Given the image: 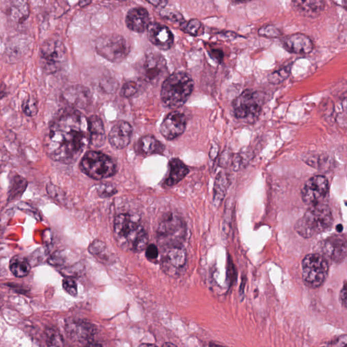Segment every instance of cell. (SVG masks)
<instances>
[{
    "instance_id": "obj_7",
    "label": "cell",
    "mask_w": 347,
    "mask_h": 347,
    "mask_svg": "<svg viewBox=\"0 0 347 347\" xmlns=\"http://www.w3.org/2000/svg\"><path fill=\"white\" fill-rule=\"evenodd\" d=\"M157 234L160 242L168 247L180 245L185 237V224L177 215L168 213L160 221Z\"/></svg>"
},
{
    "instance_id": "obj_21",
    "label": "cell",
    "mask_w": 347,
    "mask_h": 347,
    "mask_svg": "<svg viewBox=\"0 0 347 347\" xmlns=\"http://www.w3.org/2000/svg\"><path fill=\"white\" fill-rule=\"evenodd\" d=\"M163 262L164 265L172 267V269H182L186 262L185 249L180 245L168 247L164 254Z\"/></svg>"
},
{
    "instance_id": "obj_50",
    "label": "cell",
    "mask_w": 347,
    "mask_h": 347,
    "mask_svg": "<svg viewBox=\"0 0 347 347\" xmlns=\"http://www.w3.org/2000/svg\"><path fill=\"white\" fill-rule=\"evenodd\" d=\"M237 1H238V2H247V1H249V0H237Z\"/></svg>"
},
{
    "instance_id": "obj_33",
    "label": "cell",
    "mask_w": 347,
    "mask_h": 347,
    "mask_svg": "<svg viewBox=\"0 0 347 347\" xmlns=\"http://www.w3.org/2000/svg\"><path fill=\"white\" fill-rule=\"evenodd\" d=\"M290 70H291V67L287 66L273 73L269 77V82L272 84H279L288 78L290 74Z\"/></svg>"
},
{
    "instance_id": "obj_41",
    "label": "cell",
    "mask_w": 347,
    "mask_h": 347,
    "mask_svg": "<svg viewBox=\"0 0 347 347\" xmlns=\"http://www.w3.org/2000/svg\"><path fill=\"white\" fill-rule=\"evenodd\" d=\"M145 255L147 259L149 261H154V260L157 259L158 256H159L157 247L154 244L147 245L146 247Z\"/></svg>"
},
{
    "instance_id": "obj_6",
    "label": "cell",
    "mask_w": 347,
    "mask_h": 347,
    "mask_svg": "<svg viewBox=\"0 0 347 347\" xmlns=\"http://www.w3.org/2000/svg\"><path fill=\"white\" fill-rule=\"evenodd\" d=\"M328 273V261L320 253L309 254L302 260V279L308 287H320L326 281Z\"/></svg>"
},
{
    "instance_id": "obj_31",
    "label": "cell",
    "mask_w": 347,
    "mask_h": 347,
    "mask_svg": "<svg viewBox=\"0 0 347 347\" xmlns=\"http://www.w3.org/2000/svg\"><path fill=\"white\" fill-rule=\"evenodd\" d=\"M89 253L95 257L105 259L106 258L107 245L106 243L101 240L93 241L88 247Z\"/></svg>"
},
{
    "instance_id": "obj_38",
    "label": "cell",
    "mask_w": 347,
    "mask_h": 347,
    "mask_svg": "<svg viewBox=\"0 0 347 347\" xmlns=\"http://www.w3.org/2000/svg\"><path fill=\"white\" fill-rule=\"evenodd\" d=\"M116 188L109 184H102L98 188V194L101 198H109L117 194Z\"/></svg>"
},
{
    "instance_id": "obj_11",
    "label": "cell",
    "mask_w": 347,
    "mask_h": 347,
    "mask_svg": "<svg viewBox=\"0 0 347 347\" xmlns=\"http://www.w3.org/2000/svg\"><path fill=\"white\" fill-rule=\"evenodd\" d=\"M138 70L141 80L151 84H157L168 74L166 60L158 53L146 55L140 62Z\"/></svg>"
},
{
    "instance_id": "obj_51",
    "label": "cell",
    "mask_w": 347,
    "mask_h": 347,
    "mask_svg": "<svg viewBox=\"0 0 347 347\" xmlns=\"http://www.w3.org/2000/svg\"><path fill=\"white\" fill-rule=\"evenodd\" d=\"M0 172H1V168H0Z\"/></svg>"
},
{
    "instance_id": "obj_3",
    "label": "cell",
    "mask_w": 347,
    "mask_h": 347,
    "mask_svg": "<svg viewBox=\"0 0 347 347\" xmlns=\"http://www.w3.org/2000/svg\"><path fill=\"white\" fill-rule=\"evenodd\" d=\"M194 87V80L190 75L184 72L174 73L167 77L162 84V103L168 108H178L190 98Z\"/></svg>"
},
{
    "instance_id": "obj_16",
    "label": "cell",
    "mask_w": 347,
    "mask_h": 347,
    "mask_svg": "<svg viewBox=\"0 0 347 347\" xmlns=\"http://www.w3.org/2000/svg\"><path fill=\"white\" fill-rule=\"evenodd\" d=\"M147 37L149 41L162 50H168L174 44V36L166 26L151 23L148 27Z\"/></svg>"
},
{
    "instance_id": "obj_2",
    "label": "cell",
    "mask_w": 347,
    "mask_h": 347,
    "mask_svg": "<svg viewBox=\"0 0 347 347\" xmlns=\"http://www.w3.org/2000/svg\"><path fill=\"white\" fill-rule=\"evenodd\" d=\"M114 233L117 240L132 251H143L148 245L149 237L139 218L128 213L115 217Z\"/></svg>"
},
{
    "instance_id": "obj_45",
    "label": "cell",
    "mask_w": 347,
    "mask_h": 347,
    "mask_svg": "<svg viewBox=\"0 0 347 347\" xmlns=\"http://www.w3.org/2000/svg\"><path fill=\"white\" fill-rule=\"evenodd\" d=\"M148 3L151 4L153 7L158 9H164L168 5V0H146Z\"/></svg>"
},
{
    "instance_id": "obj_15",
    "label": "cell",
    "mask_w": 347,
    "mask_h": 347,
    "mask_svg": "<svg viewBox=\"0 0 347 347\" xmlns=\"http://www.w3.org/2000/svg\"><path fill=\"white\" fill-rule=\"evenodd\" d=\"M65 328L69 338L80 342L91 340L97 332L94 325L84 320H67Z\"/></svg>"
},
{
    "instance_id": "obj_39",
    "label": "cell",
    "mask_w": 347,
    "mask_h": 347,
    "mask_svg": "<svg viewBox=\"0 0 347 347\" xmlns=\"http://www.w3.org/2000/svg\"><path fill=\"white\" fill-rule=\"evenodd\" d=\"M48 194L52 197L54 200L58 201L60 202H64L65 195L61 190H59L57 186L52 185V184H48L47 186Z\"/></svg>"
},
{
    "instance_id": "obj_32",
    "label": "cell",
    "mask_w": 347,
    "mask_h": 347,
    "mask_svg": "<svg viewBox=\"0 0 347 347\" xmlns=\"http://www.w3.org/2000/svg\"><path fill=\"white\" fill-rule=\"evenodd\" d=\"M22 109L24 113L29 117H33L38 112L37 101L32 97H27L22 104Z\"/></svg>"
},
{
    "instance_id": "obj_44",
    "label": "cell",
    "mask_w": 347,
    "mask_h": 347,
    "mask_svg": "<svg viewBox=\"0 0 347 347\" xmlns=\"http://www.w3.org/2000/svg\"><path fill=\"white\" fill-rule=\"evenodd\" d=\"M340 304L344 308L346 307V281L344 282L342 290H341L340 296H339Z\"/></svg>"
},
{
    "instance_id": "obj_35",
    "label": "cell",
    "mask_w": 347,
    "mask_h": 347,
    "mask_svg": "<svg viewBox=\"0 0 347 347\" xmlns=\"http://www.w3.org/2000/svg\"><path fill=\"white\" fill-rule=\"evenodd\" d=\"M62 287L71 296H76L78 294V285L72 277H67L62 280Z\"/></svg>"
},
{
    "instance_id": "obj_27",
    "label": "cell",
    "mask_w": 347,
    "mask_h": 347,
    "mask_svg": "<svg viewBox=\"0 0 347 347\" xmlns=\"http://www.w3.org/2000/svg\"><path fill=\"white\" fill-rule=\"evenodd\" d=\"M89 92L88 90H85L80 86L73 88L68 91L66 94V99L68 101L73 105H76L80 107H84V105L89 101Z\"/></svg>"
},
{
    "instance_id": "obj_26",
    "label": "cell",
    "mask_w": 347,
    "mask_h": 347,
    "mask_svg": "<svg viewBox=\"0 0 347 347\" xmlns=\"http://www.w3.org/2000/svg\"><path fill=\"white\" fill-rule=\"evenodd\" d=\"M10 178L11 182L9 191V200L13 201L19 198L23 194L27 188L28 182L25 178L16 173Z\"/></svg>"
},
{
    "instance_id": "obj_17",
    "label": "cell",
    "mask_w": 347,
    "mask_h": 347,
    "mask_svg": "<svg viewBox=\"0 0 347 347\" xmlns=\"http://www.w3.org/2000/svg\"><path fill=\"white\" fill-rule=\"evenodd\" d=\"M133 136V128L129 123L119 121L115 123L109 134V141L116 149H122L127 147Z\"/></svg>"
},
{
    "instance_id": "obj_30",
    "label": "cell",
    "mask_w": 347,
    "mask_h": 347,
    "mask_svg": "<svg viewBox=\"0 0 347 347\" xmlns=\"http://www.w3.org/2000/svg\"><path fill=\"white\" fill-rule=\"evenodd\" d=\"M181 28L185 33L195 36L200 35L204 30L202 23L197 19L191 20L187 23L182 22Z\"/></svg>"
},
{
    "instance_id": "obj_23",
    "label": "cell",
    "mask_w": 347,
    "mask_h": 347,
    "mask_svg": "<svg viewBox=\"0 0 347 347\" xmlns=\"http://www.w3.org/2000/svg\"><path fill=\"white\" fill-rule=\"evenodd\" d=\"M190 172L185 164L179 159L174 158L169 163V174L164 184L166 186H173L183 179Z\"/></svg>"
},
{
    "instance_id": "obj_28",
    "label": "cell",
    "mask_w": 347,
    "mask_h": 347,
    "mask_svg": "<svg viewBox=\"0 0 347 347\" xmlns=\"http://www.w3.org/2000/svg\"><path fill=\"white\" fill-rule=\"evenodd\" d=\"M10 270L16 277H24L29 273L31 265L25 258L15 257L10 262Z\"/></svg>"
},
{
    "instance_id": "obj_22",
    "label": "cell",
    "mask_w": 347,
    "mask_h": 347,
    "mask_svg": "<svg viewBox=\"0 0 347 347\" xmlns=\"http://www.w3.org/2000/svg\"><path fill=\"white\" fill-rule=\"evenodd\" d=\"M136 150L140 155L147 156L161 154L165 150V147L153 136L147 135L139 140Z\"/></svg>"
},
{
    "instance_id": "obj_14",
    "label": "cell",
    "mask_w": 347,
    "mask_h": 347,
    "mask_svg": "<svg viewBox=\"0 0 347 347\" xmlns=\"http://www.w3.org/2000/svg\"><path fill=\"white\" fill-rule=\"evenodd\" d=\"M186 119L183 113L174 111L169 113L160 125V133L165 139L173 140L185 131Z\"/></svg>"
},
{
    "instance_id": "obj_18",
    "label": "cell",
    "mask_w": 347,
    "mask_h": 347,
    "mask_svg": "<svg viewBox=\"0 0 347 347\" xmlns=\"http://www.w3.org/2000/svg\"><path fill=\"white\" fill-rule=\"evenodd\" d=\"M125 24L130 30L136 33H143L147 31L151 24L147 10L143 7L130 10L125 18Z\"/></svg>"
},
{
    "instance_id": "obj_10",
    "label": "cell",
    "mask_w": 347,
    "mask_h": 347,
    "mask_svg": "<svg viewBox=\"0 0 347 347\" xmlns=\"http://www.w3.org/2000/svg\"><path fill=\"white\" fill-rule=\"evenodd\" d=\"M261 92L247 90L233 101V114L239 119H254L259 115L263 103Z\"/></svg>"
},
{
    "instance_id": "obj_52",
    "label": "cell",
    "mask_w": 347,
    "mask_h": 347,
    "mask_svg": "<svg viewBox=\"0 0 347 347\" xmlns=\"http://www.w3.org/2000/svg\"><path fill=\"white\" fill-rule=\"evenodd\" d=\"M0 298H1V296H0Z\"/></svg>"
},
{
    "instance_id": "obj_4",
    "label": "cell",
    "mask_w": 347,
    "mask_h": 347,
    "mask_svg": "<svg viewBox=\"0 0 347 347\" xmlns=\"http://www.w3.org/2000/svg\"><path fill=\"white\" fill-rule=\"evenodd\" d=\"M333 216L328 205L320 204L310 206L303 216L296 223L295 231L300 236L311 238L332 226Z\"/></svg>"
},
{
    "instance_id": "obj_43",
    "label": "cell",
    "mask_w": 347,
    "mask_h": 347,
    "mask_svg": "<svg viewBox=\"0 0 347 347\" xmlns=\"http://www.w3.org/2000/svg\"><path fill=\"white\" fill-rule=\"evenodd\" d=\"M209 53H210V55L213 59L218 62L222 61L223 57H224V54H223L222 50H220L211 49Z\"/></svg>"
},
{
    "instance_id": "obj_46",
    "label": "cell",
    "mask_w": 347,
    "mask_h": 347,
    "mask_svg": "<svg viewBox=\"0 0 347 347\" xmlns=\"http://www.w3.org/2000/svg\"><path fill=\"white\" fill-rule=\"evenodd\" d=\"M346 335H344L340 338L338 339L337 342H335L334 346H346Z\"/></svg>"
},
{
    "instance_id": "obj_47",
    "label": "cell",
    "mask_w": 347,
    "mask_h": 347,
    "mask_svg": "<svg viewBox=\"0 0 347 347\" xmlns=\"http://www.w3.org/2000/svg\"><path fill=\"white\" fill-rule=\"evenodd\" d=\"M7 86L5 84L0 85V100L7 96Z\"/></svg>"
},
{
    "instance_id": "obj_48",
    "label": "cell",
    "mask_w": 347,
    "mask_h": 347,
    "mask_svg": "<svg viewBox=\"0 0 347 347\" xmlns=\"http://www.w3.org/2000/svg\"><path fill=\"white\" fill-rule=\"evenodd\" d=\"M163 346H175V345H174V344H171V343H166V344H164L163 345Z\"/></svg>"
},
{
    "instance_id": "obj_34",
    "label": "cell",
    "mask_w": 347,
    "mask_h": 347,
    "mask_svg": "<svg viewBox=\"0 0 347 347\" xmlns=\"http://www.w3.org/2000/svg\"><path fill=\"white\" fill-rule=\"evenodd\" d=\"M46 341L49 346H62L64 340L61 335L54 330V329H48L46 330Z\"/></svg>"
},
{
    "instance_id": "obj_29",
    "label": "cell",
    "mask_w": 347,
    "mask_h": 347,
    "mask_svg": "<svg viewBox=\"0 0 347 347\" xmlns=\"http://www.w3.org/2000/svg\"><path fill=\"white\" fill-rule=\"evenodd\" d=\"M227 184H228V180L226 176L223 174H219L218 177L216 178L214 185V201L215 202L219 203L223 200L226 194Z\"/></svg>"
},
{
    "instance_id": "obj_49",
    "label": "cell",
    "mask_w": 347,
    "mask_h": 347,
    "mask_svg": "<svg viewBox=\"0 0 347 347\" xmlns=\"http://www.w3.org/2000/svg\"><path fill=\"white\" fill-rule=\"evenodd\" d=\"M141 346H155V344H141Z\"/></svg>"
},
{
    "instance_id": "obj_42",
    "label": "cell",
    "mask_w": 347,
    "mask_h": 347,
    "mask_svg": "<svg viewBox=\"0 0 347 347\" xmlns=\"http://www.w3.org/2000/svg\"><path fill=\"white\" fill-rule=\"evenodd\" d=\"M83 271H84V267L78 265L74 266V267L72 268H69V269L66 270V271H65V273H66L67 275L71 277V276L80 275Z\"/></svg>"
},
{
    "instance_id": "obj_12",
    "label": "cell",
    "mask_w": 347,
    "mask_h": 347,
    "mask_svg": "<svg viewBox=\"0 0 347 347\" xmlns=\"http://www.w3.org/2000/svg\"><path fill=\"white\" fill-rule=\"evenodd\" d=\"M329 191V182L324 176H312L305 182L301 190V198L309 206L320 204Z\"/></svg>"
},
{
    "instance_id": "obj_5",
    "label": "cell",
    "mask_w": 347,
    "mask_h": 347,
    "mask_svg": "<svg viewBox=\"0 0 347 347\" xmlns=\"http://www.w3.org/2000/svg\"><path fill=\"white\" fill-rule=\"evenodd\" d=\"M82 171L95 180L111 177L116 173V164L112 158L101 152H87L80 162Z\"/></svg>"
},
{
    "instance_id": "obj_24",
    "label": "cell",
    "mask_w": 347,
    "mask_h": 347,
    "mask_svg": "<svg viewBox=\"0 0 347 347\" xmlns=\"http://www.w3.org/2000/svg\"><path fill=\"white\" fill-rule=\"evenodd\" d=\"M293 5L299 13L308 17H317L325 9L324 0H293Z\"/></svg>"
},
{
    "instance_id": "obj_13",
    "label": "cell",
    "mask_w": 347,
    "mask_h": 347,
    "mask_svg": "<svg viewBox=\"0 0 347 347\" xmlns=\"http://www.w3.org/2000/svg\"><path fill=\"white\" fill-rule=\"evenodd\" d=\"M320 255L335 263L342 262L346 257L347 243L344 235H333L320 245Z\"/></svg>"
},
{
    "instance_id": "obj_1",
    "label": "cell",
    "mask_w": 347,
    "mask_h": 347,
    "mask_svg": "<svg viewBox=\"0 0 347 347\" xmlns=\"http://www.w3.org/2000/svg\"><path fill=\"white\" fill-rule=\"evenodd\" d=\"M88 144V119L72 109L62 111L52 121L44 139L49 157L64 164L75 163Z\"/></svg>"
},
{
    "instance_id": "obj_19",
    "label": "cell",
    "mask_w": 347,
    "mask_h": 347,
    "mask_svg": "<svg viewBox=\"0 0 347 347\" xmlns=\"http://www.w3.org/2000/svg\"><path fill=\"white\" fill-rule=\"evenodd\" d=\"M283 47L288 52L297 54H309L313 49L311 40L302 34H292L283 40Z\"/></svg>"
},
{
    "instance_id": "obj_40",
    "label": "cell",
    "mask_w": 347,
    "mask_h": 347,
    "mask_svg": "<svg viewBox=\"0 0 347 347\" xmlns=\"http://www.w3.org/2000/svg\"><path fill=\"white\" fill-rule=\"evenodd\" d=\"M162 17L164 19L168 20V21L172 22H179V23H182V21H183V18L180 14L178 13H174V12H172L170 11H165L162 12L161 13Z\"/></svg>"
},
{
    "instance_id": "obj_8",
    "label": "cell",
    "mask_w": 347,
    "mask_h": 347,
    "mask_svg": "<svg viewBox=\"0 0 347 347\" xmlns=\"http://www.w3.org/2000/svg\"><path fill=\"white\" fill-rule=\"evenodd\" d=\"M66 58V48L60 40L52 38L42 46L40 64L46 74H52L58 72L64 66Z\"/></svg>"
},
{
    "instance_id": "obj_20",
    "label": "cell",
    "mask_w": 347,
    "mask_h": 347,
    "mask_svg": "<svg viewBox=\"0 0 347 347\" xmlns=\"http://www.w3.org/2000/svg\"><path fill=\"white\" fill-rule=\"evenodd\" d=\"M88 127L90 144L94 147H101L104 145L106 136L104 125L100 117L92 115L88 119Z\"/></svg>"
},
{
    "instance_id": "obj_9",
    "label": "cell",
    "mask_w": 347,
    "mask_h": 347,
    "mask_svg": "<svg viewBox=\"0 0 347 347\" xmlns=\"http://www.w3.org/2000/svg\"><path fill=\"white\" fill-rule=\"evenodd\" d=\"M97 53L109 61L119 62L124 60L129 53L127 40L116 34L104 35L96 42Z\"/></svg>"
},
{
    "instance_id": "obj_36",
    "label": "cell",
    "mask_w": 347,
    "mask_h": 347,
    "mask_svg": "<svg viewBox=\"0 0 347 347\" xmlns=\"http://www.w3.org/2000/svg\"><path fill=\"white\" fill-rule=\"evenodd\" d=\"M138 90H139V84L137 82H133V81H130L123 85L121 94L123 97L129 98V97L135 95L137 92Z\"/></svg>"
},
{
    "instance_id": "obj_37",
    "label": "cell",
    "mask_w": 347,
    "mask_h": 347,
    "mask_svg": "<svg viewBox=\"0 0 347 347\" xmlns=\"http://www.w3.org/2000/svg\"><path fill=\"white\" fill-rule=\"evenodd\" d=\"M259 35L267 38H277L281 35V32L274 26H266L259 31Z\"/></svg>"
},
{
    "instance_id": "obj_25",
    "label": "cell",
    "mask_w": 347,
    "mask_h": 347,
    "mask_svg": "<svg viewBox=\"0 0 347 347\" xmlns=\"http://www.w3.org/2000/svg\"><path fill=\"white\" fill-rule=\"evenodd\" d=\"M9 15L16 23H23L29 15V5L24 0H15L10 7Z\"/></svg>"
}]
</instances>
